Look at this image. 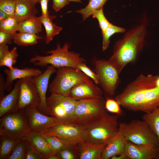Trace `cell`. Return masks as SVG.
I'll return each instance as SVG.
<instances>
[{
  "mask_svg": "<svg viewBox=\"0 0 159 159\" xmlns=\"http://www.w3.org/2000/svg\"><path fill=\"white\" fill-rule=\"evenodd\" d=\"M27 144V141L24 138L19 142L8 159H25Z\"/></svg>",
  "mask_w": 159,
  "mask_h": 159,
  "instance_id": "33",
  "label": "cell"
},
{
  "mask_svg": "<svg viewBox=\"0 0 159 159\" xmlns=\"http://www.w3.org/2000/svg\"><path fill=\"white\" fill-rule=\"evenodd\" d=\"M43 135L50 146L52 153L59 152L60 150L63 148L70 145H75L77 143L69 142L55 136Z\"/></svg>",
  "mask_w": 159,
  "mask_h": 159,
  "instance_id": "26",
  "label": "cell"
},
{
  "mask_svg": "<svg viewBox=\"0 0 159 159\" xmlns=\"http://www.w3.org/2000/svg\"><path fill=\"white\" fill-rule=\"evenodd\" d=\"M94 63L99 84L105 94L113 96L119 82L117 70L108 60L95 59Z\"/></svg>",
  "mask_w": 159,
  "mask_h": 159,
  "instance_id": "10",
  "label": "cell"
},
{
  "mask_svg": "<svg viewBox=\"0 0 159 159\" xmlns=\"http://www.w3.org/2000/svg\"><path fill=\"white\" fill-rule=\"evenodd\" d=\"M24 139L27 141L32 150L40 159H46L52 153L41 133L31 130Z\"/></svg>",
  "mask_w": 159,
  "mask_h": 159,
  "instance_id": "16",
  "label": "cell"
},
{
  "mask_svg": "<svg viewBox=\"0 0 159 159\" xmlns=\"http://www.w3.org/2000/svg\"><path fill=\"white\" fill-rule=\"evenodd\" d=\"M6 90V82L2 74H0V99L4 96V90Z\"/></svg>",
  "mask_w": 159,
  "mask_h": 159,
  "instance_id": "43",
  "label": "cell"
},
{
  "mask_svg": "<svg viewBox=\"0 0 159 159\" xmlns=\"http://www.w3.org/2000/svg\"><path fill=\"white\" fill-rule=\"evenodd\" d=\"M56 17V16L49 15L47 16H40L41 22L46 31L45 42L47 44H49L54 37L58 34L63 29L62 27L58 26L53 22L52 20Z\"/></svg>",
  "mask_w": 159,
  "mask_h": 159,
  "instance_id": "23",
  "label": "cell"
},
{
  "mask_svg": "<svg viewBox=\"0 0 159 159\" xmlns=\"http://www.w3.org/2000/svg\"><path fill=\"white\" fill-rule=\"evenodd\" d=\"M102 96L77 100L74 124L85 128L107 114Z\"/></svg>",
  "mask_w": 159,
  "mask_h": 159,
  "instance_id": "5",
  "label": "cell"
},
{
  "mask_svg": "<svg viewBox=\"0 0 159 159\" xmlns=\"http://www.w3.org/2000/svg\"><path fill=\"white\" fill-rule=\"evenodd\" d=\"M18 80L20 95L17 110L27 106L39 107L40 99L33 78L27 77Z\"/></svg>",
  "mask_w": 159,
  "mask_h": 159,
  "instance_id": "12",
  "label": "cell"
},
{
  "mask_svg": "<svg viewBox=\"0 0 159 159\" xmlns=\"http://www.w3.org/2000/svg\"><path fill=\"white\" fill-rule=\"evenodd\" d=\"M56 72V67L51 65L48 67L43 73L33 78L41 101L40 106L37 108L43 114L45 112L47 107L46 93L49 80L51 75Z\"/></svg>",
  "mask_w": 159,
  "mask_h": 159,
  "instance_id": "17",
  "label": "cell"
},
{
  "mask_svg": "<svg viewBox=\"0 0 159 159\" xmlns=\"http://www.w3.org/2000/svg\"><path fill=\"white\" fill-rule=\"evenodd\" d=\"M18 56L17 48L14 47L0 61V67L6 66L12 69L17 62Z\"/></svg>",
  "mask_w": 159,
  "mask_h": 159,
  "instance_id": "32",
  "label": "cell"
},
{
  "mask_svg": "<svg viewBox=\"0 0 159 159\" xmlns=\"http://www.w3.org/2000/svg\"><path fill=\"white\" fill-rule=\"evenodd\" d=\"M49 0H39L41 5L42 14L41 16H47L49 15V12L48 10V4Z\"/></svg>",
  "mask_w": 159,
  "mask_h": 159,
  "instance_id": "42",
  "label": "cell"
},
{
  "mask_svg": "<svg viewBox=\"0 0 159 159\" xmlns=\"http://www.w3.org/2000/svg\"><path fill=\"white\" fill-rule=\"evenodd\" d=\"M68 0H52V7L54 10L57 12L69 4Z\"/></svg>",
  "mask_w": 159,
  "mask_h": 159,
  "instance_id": "40",
  "label": "cell"
},
{
  "mask_svg": "<svg viewBox=\"0 0 159 159\" xmlns=\"http://www.w3.org/2000/svg\"><path fill=\"white\" fill-rule=\"evenodd\" d=\"M91 15L93 18H95L97 20L102 32H104L111 24L104 15L103 7L93 11Z\"/></svg>",
  "mask_w": 159,
  "mask_h": 159,
  "instance_id": "34",
  "label": "cell"
},
{
  "mask_svg": "<svg viewBox=\"0 0 159 159\" xmlns=\"http://www.w3.org/2000/svg\"><path fill=\"white\" fill-rule=\"evenodd\" d=\"M46 159H61L59 152L52 153L47 157Z\"/></svg>",
  "mask_w": 159,
  "mask_h": 159,
  "instance_id": "46",
  "label": "cell"
},
{
  "mask_svg": "<svg viewBox=\"0 0 159 159\" xmlns=\"http://www.w3.org/2000/svg\"><path fill=\"white\" fill-rule=\"evenodd\" d=\"M77 144L70 145L60 150L59 153L61 159H75L79 158Z\"/></svg>",
  "mask_w": 159,
  "mask_h": 159,
  "instance_id": "35",
  "label": "cell"
},
{
  "mask_svg": "<svg viewBox=\"0 0 159 159\" xmlns=\"http://www.w3.org/2000/svg\"><path fill=\"white\" fill-rule=\"evenodd\" d=\"M41 133L44 135L55 136L77 143L85 141L86 138L85 128L75 124L59 123Z\"/></svg>",
  "mask_w": 159,
  "mask_h": 159,
  "instance_id": "11",
  "label": "cell"
},
{
  "mask_svg": "<svg viewBox=\"0 0 159 159\" xmlns=\"http://www.w3.org/2000/svg\"><path fill=\"white\" fill-rule=\"evenodd\" d=\"M105 106L107 111L115 113L118 115H122L120 105L115 99L107 98L105 101Z\"/></svg>",
  "mask_w": 159,
  "mask_h": 159,
  "instance_id": "37",
  "label": "cell"
},
{
  "mask_svg": "<svg viewBox=\"0 0 159 159\" xmlns=\"http://www.w3.org/2000/svg\"><path fill=\"white\" fill-rule=\"evenodd\" d=\"M19 22L14 17L9 16L0 21V31L14 34L18 31Z\"/></svg>",
  "mask_w": 159,
  "mask_h": 159,
  "instance_id": "31",
  "label": "cell"
},
{
  "mask_svg": "<svg viewBox=\"0 0 159 159\" xmlns=\"http://www.w3.org/2000/svg\"><path fill=\"white\" fill-rule=\"evenodd\" d=\"M18 0H0V10L14 17L16 3Z\"/></svg>",
  "mask_w": 159,
  "mask_h": 159,
  "instance_id": "36",
  "label": "cell"
},
{
  "mask_svg": "<svg viewBox=\"0 0 159 159\" xmlns=\"http://www.w3.org/2000/svg\"><path fill=\"white\" fill-rule=\"evenodd\" d=\"M38 12L35 5L26 0H18L16 5L14 17L19 22L36 16Z\"/></svg>",
  "mask_w": 159,
  "mask_h": 159,
  "instance_id": "22",
  "label": "cell"
},
{
  "mask_svg": "<svg viewBox=\"0 0 159 159\" xmlns=\"http://www.w3.org/2000/svg\"><path fill=\"white\" fill-rule=\"evenodd\" d=\"M19 95L20 85L18 80L11 92L0 99V117L17 110Z\"/></svg>",
  "mask_w": 159,
  "mask_h": 159,
  "instance_id": "20",
  "label": "cell"
},
{
  "mask_svg": "<svg viewBox=\"0 0 159 159\" xmlns=\"http://www.w3.org/2000/svg\"><path fill=\"white\" fill-rule=\"evenodd\" d=\"M77 69L81 71L89 77L91 78L95 84L97 85L99 84L96 74L87 67L85 62L79 64L77 66Z\"/></svg>",
  "mask_w": 159,
  "mask_h": 159,
  "instance_id": "38",
  "label": "cell"
},
{
  "mask_svg": "<svg viewBox=\"0 0 159 159\" xmlns=\"http://www.w3.org/2000/svg\"><path fill=\"white\" fill-rule=\"evenodd\" d=\"M124 151L129 159H157L159 147L139 145L127 140Z\"/></svg>",
  "mask_w": 159,
  "mask_h": 159,
  "instance_id": "15",
  "label": "cell"
},
{
  "mask_svg": "<svg viewBox=\"0 0 159 159\" xmlns=\"http://www.w3.org/2000/svg\"><path fill=\"white\" fill-rule=\"evenodd\" d=\"M27 1H28L30 3L33 4V5H35L37 3H39V0H26Z\"/></svg>",
  "mask_w": 159,
  "mask_h": 159,
  "instance_id": "48",
  "label": "cell"
},
{
  "mask_svg": "<svg viewBox=\"0 0 159 159\" xmlns=\"http://www.w3.org/2000/svg\"><path fill=\"white\" fill-rule=\"evenodd\" d=\"M31 130L25 108L9 112L1 117L0 136L19 142Z\"/></svg>",
  "mask_w": 159,
  "mask_h": 159,
  "instance_id": "4",
  "label": "cell"
},
{
  "mask_svg": "<svg viewBox=\"0 0 159 159\" xmlns=\"http://www.w3.org/2000/svg\"><path fill=\"white\" fill-rule=\"evenodd\" d=\"M56 76L49 86L51 93L68 97L71 88L78 83L90 79L81 71L70 67L57 68Z\"/></svg>",
  "mask_w": 159,
  "mask_h": 159,
  "instance_id": "9",
  "label": "cell"
},
{
  "mask_svg": "<svg viewBox=\"0 0 159 159\" xmlns=\"http://www.w3.org/2000/svg\"><path fill=\"white\" fill-rule=\"evenodd\" d=\"M108 0H89L87 5L84 8L76 10L75 12L80 14L84 20L91 15L94 11L103 7Z\"/></svg>",
  "mask_w": 159,
  "mask_h": 159,
  "instance_id": "29",
  "label": "cell"
},
{
  "mask_svg": "<svg viewBox=\"0 0 159 159\" xmlns=\"http://www.w3.org/2000/svg\"><path fill=\"white\" fill-rule=\"evenodd\" d=\"M157 159H159V154L158 156Z\"/></svg>",
  "mask_w": 159,
  "mask_h": 159,
  "instance_id": "50",
  "label": "cell"
},
{
  "mask_svg": "<svg viewBox=\"0 0 159 159\" xmlns=\"http://www.w3.org/2000/svg\"><path fill=\"white\" fill-rule=\"evenodd\" d=\"M112 159H129L128 157L124 152L116 156H114L112 157L111 158Z\"/></svg>",
  "mask_w": 159,
  "mask_h": 159,
  "instance_id": "45",
  "label": "cell"
},
{
  "mask_svg": "<svg viewBox=\"0 0 159 159\" xmlns=\"http://www.w3.org/2000/svg\"><path fill=\"white\" fill-rule=\"evenodd\" d=\"M125 88L141 111L148 113L159 107V75L141 74Z\"/></svg>",
  "mask_w": 159,
  "mask_h": 159,
  "instance_id": "2",
  "label": "cell"
},
{
  "mask_svg": "<svg viewBox=\"0 0 159 159\" xmlns=\"http://www.w3.org/2000/svg\"><path fill=\"white\" fill-rule=\"evenodd\" d=\"M146 28V22L143 21L116 42L113 54L108 60L120 74L127 64L134 63L138 58L144 47Z\"/></svg>",
  "mask_w": 159,
  "mask_h": 159,
  "instance_id": "1",
  "label": "cell"
},
{
  "mask_svg": "<svg viewBox=\"0 0 159 159\" xmlns=\"http://www.w3.org/2000/svg\"><path fill=\"white\" fill-rule=\"evenodd\" d=\"M118 115L108 113L85 128V141L107 144L119 131Z\"/></svg>",
  "mask_w": 159,
  "mask_h": 159,
  "instance_id": "6",
  "label": "cell"
},
{
  "mask_svg": "<svg viewBox=\"0 0 159 159\" xmlns=\"http://www.w3.org/2000/svg\"><path fill=\"white\" fill-rule=\"evenodd\" d=\"M25 159H40V158L32 150L28 142L26 150Z\"/></svg>",
  "mask_w": 159,
  "mask_h": 159,
  "instance_id": "41",
  "label": "cell"
},
{
  "mask_svg": "<svg viewBox=\"0 0 159 159\" xmlns=\"http://www.w3.org/2000/svg\"><path fill=\"white\" fill-rule=\"evenodd\" d=\"M10 51L7 45H0V61Z\"/></svg>",
  "mask_w": 159,
  "mask_h": 159,
  "instance_id": "44",
  "label": "cell"
},
{
  "mask_svg": "<svg viewBox=\"0 0 159 159\" xmlns=\"http://www.w3.org/2000/svg\"><path fill=\"white\" fill-rule=\"evenodd\" d=\"M77 102L68 97L51 93L46 97L47 107L44 114L54 117L62 124H74Z\"/></svg>",
  "mask_w": 159,
  "mask_h": 159,
  "instance_id": "8",
  "label": "cell"
},
{
  "mask_svg": "<svg viewBox=\"0 0 159 159\" xmlns=\"http://www.w3.org/2000/svg\"><path fill=\"white\" fill-rule=\"evenodd\" d=\"M4 72L6 76V90L7 92L11 90L13 82L15 80L27 77H34L42 73L39 69L28 67L19 69L16 67H13L11 69H6Z\"/></svg>",
  "mask_w": 159,
  "mask_h": 159,
  "instance_id": "18",
  "label": "cell"
},
{
  "mask_svg": "<svg viewBox=\"0 0 159 159\" xmlns=\"http://www.w3.org/2000/svg\"><path fill=\"white\" fill-rule=\"evenodd\" d=\"M0 159H8L19 142L4 136H0Z\"/></svg>",
  "mask_w": 159,
  "mask_h": 159,
  "instance_id": "27",
  "label": "cell"
},
{
  "mask_svg": "<svg viewBox=\"0 0 159 159\" xmlns=\"http://www.w3.org/2000/svg\"><path fill=\"white\" fill-rule=\"evenodd\" d=\"M69 2H81L82 1L81 0H68Z\"/></svg>",
  "mask_w": 159,
  "mask_h": 159,
  "instance_id": "49",
  "label": "cell"
},
{
  "mask_svg": "<svg viewBox=\"0 0 159 159\" xmlns=\"http://www.w3.org/2000/svg\"><path fill=\"white\" fill-rule=\"evenodd\" d=\"M127 140L121 132L119 131L114 138L107 144L102 154V159L111 158L124 152Z\"/></svg>",
  "mask_w": 159,
  "mask_h": 159,
  "instance_id": "21",
  "label": "cell"
},
{
  "mask_svg": "<svg viewBox=\"0 0 159 159\" xmlns=\"http://www.w3.org/2000/svg\"><path fill=\"white\" fill-rule=\"evenodd\" d=\"M119 130L127 140L134 143L159 147L155 134L145 121L134 119L119 124Z\"/></svg>",
  "mask_w": 159,
  "mask_h": 159,
  "instance_id": "7",
  "label": "cell"
},
{
  "mask_svg": "<svg viewBox=\"0 0 159 159\" xmlns=\"http://www.w3.org/2000/svg\"><path fill=\"white\" fill-rule=\"evenodd\" d=\"M105 143H93L86 141L79 143L76 147L80 159H102Z\"/></svg>",
  "mask_w": 159,
  "mask_h": 159,
  "instance_id": "19",
  "label": "cell"
},
{
  "mask_svg": "<svg viewBox=\"0 0 159 159\" xmlns=\"http://www.w3.org/2000/svg\"><path fill=\"white\" fill-rule=\"evenodd\" d=\"M31 130L42 133L48 129L60 123L54 117L45 115L36 107H25Z\"/></svg>",
  "mask_w": 159,
  "mask_h": 159,
  "instance_id": "13",
  "label": "cell"
},
{
  "mask_svg": "<svg viewBox=\"0 0 159 159\" xmlns=\"http://www.w3.org/2000/svg\"><path fill=\"white\" fill-rule=\"evenodd\" d=\"M70 44L66 42L62 47L57 44L56 49L46 52L51 54L47 56L36 55L31 58L29 62L34 65L44 67L50 64L57 68L63 67H70L77 69L79 64L85 62L86 60L80 56L79 53L69 51Z\"/></svg>",
  "mask_w": 159,
  "mask_h": 159,
  "instance_id": "3",
  "label": "cell"
},
{
  "mask_svg": "<svg viewBox=\"0 0 159 159\" xmlns=\"http://www.w3.org/2000/svg\"><path fill=\"white\" fill-rule=\"evenodd\" d=\"M42 39L37 34L19 32L15 34L13 41L18 46H28L37 44L38 40Z\"/></svg>",
  "mask_w": 159,
  "mask_h": 159,
  "instance_id": "25",
  "label": "cell"
},
{
  "mask_svg": "<svg viewBox=\"0 0 159 159\" xmlns=\"http://www.w3.org/2000/svg\"><path fill=\"white\" fill-rule=\"evenodd\" d=\"M142 119L148 124L159 141V107L151 112L145 113L142 117Z\"/></svg>",
  "mask_w": 159,
  "mask_h": 159,
  "instance_id": "28",
  "label": "cell"
},
{
  "mask_svg": "<svg viewBox=\"0 0 159 159\" xmlns=\"http://www.w3.org/2000/svg\"><path fill=\"white\" fill-rule=\"evenodd\" d=\"M90 79L78 83L70 90L68 97L76 100L102 96V90Z\"/></svg>",
  "mask_w": 159,
  "mask_h": 159,
  "instance_id": "14",
  "label": "cell"
},
{
  "mask_svg": "<svg viewBox=\"0 0 159 159\" xmlns=\"http://www.w3.org/2000/svg\"><path fill=\"white\" fill-rule=\"evenodd\" d=\"M40 16H35L19 22L18 31L39 34L42 30Z\"/></svg>",
  "mask_w": 159,
  "mask_h": 159,
  "instance_id": "24",
  "label": "cell"
},
{
  "mask_svg": "<svg viewBox=\"0 0 159 159\" xmlns=\"http://www.w3.org/2000/svg\"><path fill=\"white\" fill-rule=\"evenodd\" d=\"M9 16L4 12L0 10V21L5 20Z\"/></svg>",
  "mask_w": 159,
  "mask_h": 159,
  "instance_id": "47",
  "label": "cell"
},
{
  "mask_svg": "<svg viewBox=\"0 0 159 159\" xmlns=\"http://www.w3.org/2000/svg\"><path fill=\"white\" fill-rule=\"evenodd\" d=\"M126 29L111 24L106 30L102 32V50L104 51L108 47L110 37L116 33H123Z\"/></svg>",
  "mask_w": 159,
  "mask_h": 159,
  "instance_id": "30",
  "label": "cell"
},
{
  "mask_svg": "<svg viewBox=\"0 0 159 159\" xmlns=\"http://www.w3.org/2000/svg\"><path fill=\"white\" fill-rule=\"evenodd\" d=\"M14 34L0 31V45H10L14 40Z\"/></svg>",
  "mask_w": 159,
  "mask_h": 159,
  "instance_id": "39",
  "label": "cell"
},
{
  "mask_svg": "<svg viewBox=\"0 0 159 159\" xmlns=\"http://www.w3.org/2000/svg\"><path fill=\"white\" fill-rule=\"evenodd\" d=\"M158 69H159V65L158 66Z\"/></svg>",
  "mask_w": 159,
  "mask_h": 159,
  "instance_id": "51",
  "label": "cell"
}]
</instances>
